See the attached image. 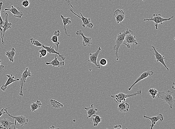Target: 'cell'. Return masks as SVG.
Masks as SVG:
<instances>
[{
  "label": "cell",
  "instance_id": "1",
  "mask_svg": "<svg viewBox=\"0 0 175 129\" xmlns=\"http://www.w3.org/2000/svg\"><path fill=\"white\" fill-rule=\"evenodd\" d=\"M131 32H133V31L127 28L126 31H125L123 33L120 32L118 35L115 41V45L114 48V50H115V56L116 60L118 61L119 60V57L118 55V50L121 45L123 44L125 35Z\"/></svg>",
  "mask_w": 175,
  "mask_h": 129
},
{
  "label": "cell",
  "instance_id": "2",
  "mask_svg": "<svg viewBox=\"0 0 175 129\" xmlns=\"http://www.w3.org/2000/svg\"><path fill=\"white\" fill-rule=\"evenodd\" d=\"M173 92L170 91L167 92H158L157 97L158 98L162 99L163 101L170 106V108H172L174 102V98L173 97Z\"/></svg>",
  "mask_w": 175,
  "mask_h": 129
},
{
  "label": "cell",
  "instance_id": "3",
  "mask_svg": "<svg viewBox=\"0 0 175 129\" xmlns=\"http://www.w3.org/2000/svg\"><path fill=\"white\" fill-rule=\"evenodd\" d=\"M141 90L137 91L136 93L132 94H126L123 93H120L116 95H111V97L114 99V100L116 103H121L122 101L125 102L127 98L129 97H133L137 95H141Z\"/></svg>",
  "mask_w": 175,
  "mask_h": 129
},
{
  "label": "cell",
  "instance_id": "4",
  "mask_svg": "<svg viewBox=\"0 0 175 129\" xmlns=\"http://www.w3.org/2000/svg\"><path fill=\"white\" fill-rule=\"evenodd\" d=\"M173 18H174V16H172L168 18H162L161 16V14H157L156 13H154L152 17L150 18L144 19L143 21H153L155 23V29H158V24L162 25L163 22L165 21H170Z\"/></svg>",
  "mask_w": 175,
  "mask_h": 129
},
{
  "label": "cell",
  "instance_id": "5",
  "mask_svg": "<svg viewBox=\"0 0 175 129\" xmlns=\"http://www.w3.org/2000/svg\"><path fill=\"white\" fill-rule=\"evenodd\" d=\"M123 44L126 45L128 49H130L131 45H138L136 37L133 35V32L129 33L125 35Z\"/></svg>",
  "mask_w": 175,
  "mask_h": 129
},
{
  "label": "cell",
  "instance_id": "6",
  "mask_svg": "<svg viewBox=\"0 0 175 129\" xmlns=\"http://www.w3.org/2000/svg\"><path fill=\"white\" fill-rule=\"evenodd\" d=\"M70 11L72 13L74 14L75 15L77 16V17L79 18H80L81 19L83 23L82 24L83 28H84L86 27L87 28H91V29L93 28V26H94V25H93L92 23L91 19H90V18L84 17L81 13H80V14L81 16L80 17V16L76 14V13H74L72 8L70 9Z\"/></svg>",
  "mask_w": 175,
  "mask_h": 129
},
{
  "label": "cell",
  "instance_id": "7",
  "mask_svg": "<svg viewBox=\"0 0 175 129\" xmlns=\"http://www.w3.org/2000/svg\"><path fill=\"white\" fill-rule=\"evenodd\" d=\"M31 73L30 70H28V67H27L25 70L22 73V78H21L20 80V85L21 86V90L20 92H19V95L20 96H23L24 93L22 91V88L24 85V84L25 83L27 78L28 77H31Z\"/></svg>",
  "mask_w": 175,
  "mask_h": 129
},
{
  "label": "cell",
  "instance_id": "8",
  "mask_svg": "<svg viewBox=\"0 0 175 129\" xmlns=\"http://www.w3.org/2000/svg\"><path fill=\"white\" fill-rule=\"evenodd\" d=\"M152 48L153 49H149V50L153 51V52H152H152H153V55H154L155 59H156L157 62L161 63L165 67L167 71H169V69L167 66L165 62H164V60L166 58L165 57L163 56L161 54L159 53L158 52V51L156 50V48H155L154 46H152Z\"/></svg>",
  "mask_w": 175,
  "mask_h": 129
},
{
  "label": "cell",
  "instance_id": "9",
  "mask_svg": "<svg viewBox=\"0 0 175 129\" xmlns=\"http://www.w3.org/2000/svg\"><path fill=\"white\" fill-rule=\"evenodd\" d=\"M101 48L100 47L98 48L97 51L95 53H90L88 55L89 56V62L92 63L95 65L96 66L98 69L100 68V66L97 63V60L98 56L99 54L101 52Z\"/></svg>",
  "mask_w": 175,
  "mask_h": 129
},
{
  "label": "cell",
  "instance_id": "10",
  "mask_svg": "<svg viewBox=\"0 0 175 129\" xmlns=\"http://www.w3.org/2000/svg\"><path fill=\"white\" fill-rule=\"evenodd\" d=\"M6 113L7 114V116H10V117L16 120V122H18V125H20L22 127L24 125H26L28 122V119H27L25 116H22V115L16 116H12L7 112V111Z\"/></svg>",
  "mask_w": 175,
  "mask_h": 129
},
{
  "label": "cell",
  "instance_id": "11",
  "mask_svg": "<svg viewBox=\"0 0 175 129\" xmlns=\"http://www.w3.org/2000/svg\"><path fill=\"white\" fill-rule=\"evenodd\" d=\"M114 16L115 18L116 22L117 24L121 22L125 19L127 18H125V13L123 10L120 9H117L115 11Z\"/></svg>",
  "mask_w": 175,
  "mask_h": 129
},
{
  "label": "cell",
  "instance_id": "12",
  "mask_svg": "<svg viewBox=\"0 0 175 129\" xmlns=\"http://www.w3.org/2000/svg\"><path fill=\"white\" fill-rule=\"evenodd\" d=\"M143 117L145 118H147L151 121L152 124L150 125V129H152L153 127L156 124V123L158 121H161L162 122L164 120L163 116L162 114H159L157 116L152 117H149L145 115H143Z\"/></svg>",
  "mask_w": 175,
  "mask_h": 129
},
{
  "label": "cell",
  "instance_id": "13",
  "mask_svg": "<svg viewBox=\"0 0 175 129\" xmlns=\"http://www.w3.org/2000/svg\"><path fill=\"white\" fill-rule=\"evenodd\" d=\"M153 74V72L148 71V70L146 72H143L142 74H141V75H140L139 77L136 79V80L135 81V82H134L133 84L128 88V90H129V91H131V89H132L133 87L134 86H135L136 84L138 82L143 80V79L149 77V76H152Z\"/></svg>",
  "mask_w": 175,
  "mask_h": 129
},
{
  "label": "cell",
  "instance_id": "14",
  "mask_svg": "<svg viewBox=\"0 0 175 129\" xmlns=\"http://www.w3.org/2000/svg\"><path fill=\"white\" fill-rule=\"evenodd\" d=\"M76 35L78 36L81 35L83 38V45L84 46H89L90 45L92 44V38L90 37H86L84 35L81 30H79L75 32Z\"/></svg>",
  "mask_w": 175,
  "mask_h": 129
},
{
  "label": "cell",
  "instance_id": "15",
  "mask_svg": "<svg viewBox=\"0 0 175 129\" xmlns=\"http://www.w3.org/2000/svg\"><path fill=\"white\" fill-rule=\"evenodd\" d=\"M84 109L87 111L88 119L92 117H94L98 115V109L94 107L93 104H92L88 107L84 108Z\"/></svg>",
  "mask_w": 175,
  "mask_h": 129
},
{
  "label": "cell",
  "instance_id": "16",
  "mask_svg": "<svg viewBox=\"0 0 175 129\" xmlns=\"http://www.w3.org/2000/svg\"><path fill=\"white\" fill-rule=\"evenodd\" d=\"M7 77H8V79L6 82L5 84L3 85L1 87V89L3 91H6V89L7 88V86L8 85L13 83L15 82L19 81L20 79H14L15 76H13V74H11L10 75H6Z\"/></svg>",
  "mask_w": 175,
  "mask_h": 129
},
{
  "label": "cell",
  "instance_id": "17",
  "mask_svg": "<svg viewBox=\"0 0 175 129\" xmlns=\"http://www.w3.org/2000/svg\"><path fill=\"white\" fill-rule=\"evenodd\" d=\"M42 47L46 49L47 52H49L50 54H55L58 55L59 57L61 58L63 61H64L66 59V57L64 56V55H61L60 52H58L57 51H55V49H54V46L52 45H51L50 46H45L43 44L42 45Z\"/></svg>",
  "mask_w": 175,
  "mask_h": 129
},
{
  "label": "cell",
  "instance_id": "18",
  "mask_svg": "<svg viewBox=\"0 0 175 129\" xmlns=\"http://www.w3.org/2000/svg\"><path fill=\"white\" fill-rule=\"evenodd\" d=\"M4 18L5 19L4 22V24L3 26V38H4V34L6 31L9 30L11 29L12 24L10 22H8V14L7 13H6L4 14Z\"/></svg>",
  "mask_w": 175,
  "mask_h": 129
},
{
  "label": "cell",
  "instance_id": "19",
  "mask_svg": "<svg viewBox=\"0 0 175 129\" xmlns=\"http://www.w3.org/2000/svg\"><path fill=\"white\" fill-rule=\"evenodd\" d=\"M6 11H9L11 12L15 17L19 18H22L23 15L22 12L19 11L17 9L13 7V6H11V8L10 9H4V11H1V13H4V12Z\"/></svg>",
  "mask_w": 175,
  "mask_h": 129
},
{
  "label": "cell",
  "instance_id": "20",
  "mask_svg": "<svg viewBox=\"0 0 175 129\" xmlns=\"http://www.w3.org/2000/svg\"><path fill=\"white\" fill-rule=\"evenodd\" d=\"M0 124L4 129H13L11 126L15 124V122H11L10 119L4 118V119H0Z\"/></svg>",
  "mask_w": 175,
  "mask_h": 129
},
{
  "label": "cell",
  "instance_id": "21",
  "mask_svg": "<svg viewBox=\"0 0 175 129\" xmlns=\"http://www.w3.org/2000/svg\"><path fill=\"white\" fill-rule=\"evenodd\" d=\"M55 59L53 60L51 62H46L45 63V64L46 65H52L53 67L56 66L60 67L61 66H64V61H59L58 58H57V55L56 54H55Z\"/></svg>",
  "mask_w": 175,
  "mask_h": 129
},
{
  "label": "cell",
  "instance_id": "22",
  "mask_svg": "<svg viewBox=\"0 0 175 129\" xmlns=\"http://www.w3.org/2000/svg\"><path fill=\"white\" fill-rule=\"evenodd\" d=\"M129 105L128 103L123 102L118 105V110L121 112H127L129 111Z\"/></svg>",
  "mask_w": 175,
  "mask_h": 129
},
{
  "label": "cell",
  "instance_id": "23",
  "mask_svg": "<svg viewBox=\"0 0 175 129\" xmlns=\"http://www.w3.org/2000/svg\"><path fill=\"white\" fill-rule=\"evenodd\" d=\"M61 17L62 19L63 24H64L65 33L67 36L70 37V35H68V34L67 33V29H66V25L67 24L70 25V24L71 23V21L70 20V17H68L67 18H65L62 15H61Z\"/></svg>",
  "mask_w": 175,
  "mask_h": 129
},
{
  "label": "cell",
  "instance_id": "24",
  "mask_svg": "<svg viewBox=\"0 0 175 129\" xmlns=\"http://www.w3.org/2000/svg\"><path fill=\"white\" fill-rule=\"evenodd\" d=\"M5 55L10 61L13 62L14 57L16 55V50H15L14 48L13 47L11 49V51H7V52H6Z\"/></svg>",
  "mask_w": 175,
  "mask_h": 129
},
{
  "label": "cell",
  "instance_id": "25",
  "mask_svg": "<svg viewBox=\"0 0 175 129\" xmlns=\"http://www.w3.org/2000/svg\"><path fill=\"white\" fill-rule=\"evenodd\" d=\"M3 3L2 2H0V32H1V43L3 45H4V38H3V26L4 24V22L3 21L2 18L1 16V7L3 5Z\"/></svg>",
  "mask_w": 175,
  "mask_h": 129
},
{
  "label": "cell",
  "instance_id": "26",
  "mask_svg": "<svg viewBox=\"0 0 175 129\" xmlns=\"http://www.w3.org/2000/svg\"><path fill=\"white\" fill-rule=\"evenodd\" d=\"M42 105V103L39 100H37L35 103L33 102L31 105V111L35 112L36 110L40 108Z\"/></svg>",
  "mask_w": 175,
  "mask_h": 129
},
{
  "label": "cell",
  "instance_id": "27",
  "mask_svg": "<svg viewBox=\"0 0 175 129\" xmlns=\"http://www.w3.org/2000/svg\"><path fill=\"white\" fill-rule=\"evenodd\" d=\"M49 103H50L51 106L53 108H63L64 105L61 103L59 102L58 101H56L55 100L51 99L49 100Z\"/></svg>",
  "mask_w": 175,
  "mask_h": 129
},
{
  "label": "cell",
  "instance_id": "28",
  "mask_svg": "<svg viewBox=\"0 0 175 129\" xmlns=\"http://www.w3.org/2000/svg\"><path fill=\"white\" fill-rule=\"evenodd\" d=\"M94 117L93 119V126L95 127H96L98 125L99 123L103 120V119L101 118L98 115Z\"/></svg>",
  "mask_w": 175,
  "mask_h": 129
},
{
  "label": "cell",
  "instance_id": "29",
  "mask_svg": "<svg viewBox=\"0 0 175 129\" xmlns=\"http://www.w3.org/2000/svg\"><path fill=\"white\" fill-rule=\"evenodd\" d=\"M148 91L152 98H155L157 94H158V91L157 90L155 89V88H152L149 89Z\"/></svg>",
  "mask_w": 175,
  "mask_h": 129
},
{
  "label": "cell",
  "instance_id": "30",
  "mask_svg": "<svg viewBox=\"0 0 175 129\" xmlns=\"http://www.w3.org/2000/svg\"><path fill=\"white\" fill-rule=\"evenodd\" d=\"M51 41L54 43L57 46V52H58L59 46L60 44V43L58 41V37L56 36L55 35L52 36V38H51Z\"/></svg>",
  "mask_w": 175,
  "mask_h": 129
},
{
  "label": "cell",
  "instance_id": "31",
  "mask_svg": "<svg viewBox=\"0 0 175 129\" xmlns=\"http://www.w3.org/2000/svg\"><path fill=\"white\" fill-rule=\"evenodd\" d=\"M30 40H31V43L36 46H42V45L43 44L42 43L39 42L38 41H37V40H35V39L34 38H31L30 39Z\"/></svg>",
  "mask_w": 175,
  "mask_h": 129
},
{
  "label": "cell",
  "instance_id": "32",
  "mask_svg": "<svg viewBox=\"0 0 175 129\" xmlns=\"http://www.w3.org/2000/svg\"><path fill=\"white\" fill-rule=\"evenodd\" d=\"M39 52L40 53L39 57L40 58L42 57L46 56L48 52L46 49L43 47L42 49L39 50Z\"/></svg>",
  "mask_w": 175,
  "mask_h": 129
},
{
  "label": "cell",
  "instance_id": "33",
  "mask_svg": "<svg viewBox=\"0 0 175 129\" xmlns=\"http://www.w3.org/2000/svg\"><path fill=\"white\" fill-rule=\"evenodd\" d=\"M30 5V1L28 0H24L22 3V5L25 7H28Z\"/></svg>",
  "mask_w": 175,
  "mask_h": 129
},
{
  "label": "cell",
  "instance_id": "34",
  "mask_svg": "<svg viewBox=\"0 0 175 129\" xmlns=\"http://www.w3.org/2000/svg\"><path fill=\"white\" fill-rule=\"evenodd\" d=\"M100 64L101 65L104 66L106 65L107 64V61L105 58H102L100 61Z\"/></svg>",
  "mask_w": 175,
  "mask_h": 129
},
{
  "label": "cell",
  "instance_id": "35",
  "mask_svg": "<svg viewBox=\"0 0 175 129\" xmlns=\"http://www.w3.org/2000/svg\"><path fill=\"white\" fill-rule=\"evenodd\" d=\"M7 108H3L0 110V117L2 115H4L5 114H7L6 112L7 111Z\"/></svg>",
  "mask_w": 175,
  "mask_h": 129
},
{
  "label": "cell",
  "instance_id": "36",
  "mask_svg": "<svg viewBox=\"0 0 175 129\" xmlns=\"http://www.w3.org/2000/svg\"><path fill=\"white\" fill-rule=\"evenodd\" d=\"M54 35L56 36L59 37L60 36V32L59 30L58 29V30L57 31H55V32H54Z\"/></svg>",
  "mask_w": 175,
  "mask_h": 129
},
{
  "label": "cell",
  "instance_id": "37",
  "mask_svg": "<svg viewBox=\"0 0 175 129\" xmlns=\"http://www.w3.org/2000/svg\"><path fill=\"white\" fill-rule=\"evenodd\" d=\"M64 1L67 3V4H68V5L70 6V7H72V8L74 9L73 6H72L71 4L70 0H64Z\"/></svg>",
  "mask_w": 175,
  "mask_h": 129
},
{
  "label": "cell",
  "instance_id": "38",
  "mask_svg": "<svg viewBox=\"0 0 175 129\" xmlns=\"http://www.w3.org/2000/svg\"><path fill=\"white\" fill-rule=\"evenodd\" d=\"M115 129H121V126L120 125L115 126L114 127Z\"/></svg>",
  "mask_w": 175,
  "mask_h": 129
},
{
  "label": "cell",
  "instance_id": "39",
  "mask_svg": "<svg viewBox=\"0 0 175 129\" xmlns=\"http://www.w3.org/2000/svg\"><path fill=\"white\" fill-rule=\"evenodd\" d=\"M1 60H0V70H1L4 67V66L3 65H1Z\"/></svg>",
  "mask_w": 175,
  "mask_h": 129
},
{
  "label": "cell",
  "instance_id": "40",
  "mask_svg": "<svg viewBox=\"0 0 175 129\" xmlns=\"http://www.w3.org/2000/svg\"><path fill=\"white\" fill-rule=\"evenodd\" d=\"M55 126H52V127H50V128H49V129H55Z\"/></svg>",
  "mask_w": 175,
  "mask_h": 129
},
{
  "label": "cell",
  "instance_id": "41",
  "mask_svg": "<svg viewBox=\"0 0 175 129\" xmlns=\"http://www.w3.org/2000/svg\"><path fill=\"white\" fill-rule=\"evenodd\" d=\"M0 129H4L1 125H0Z\"/></svg>",
  "mask_w": 175,
  "mask_h": 129
},
{
  "label": "cell",
  "instance_id": "42",
  "mask_svg": "<svg viewBox=\"0 0 175 129\" xmlns=\"http://www.w3.org/2000/svg\"><path fill=\"white\" fill-rule=\"evenodd\" d=\"M142 1H145L146 0H142Z\"/></svg>",
  "mask_w": 175,
  "mask_h": 129
}]
</instances>
